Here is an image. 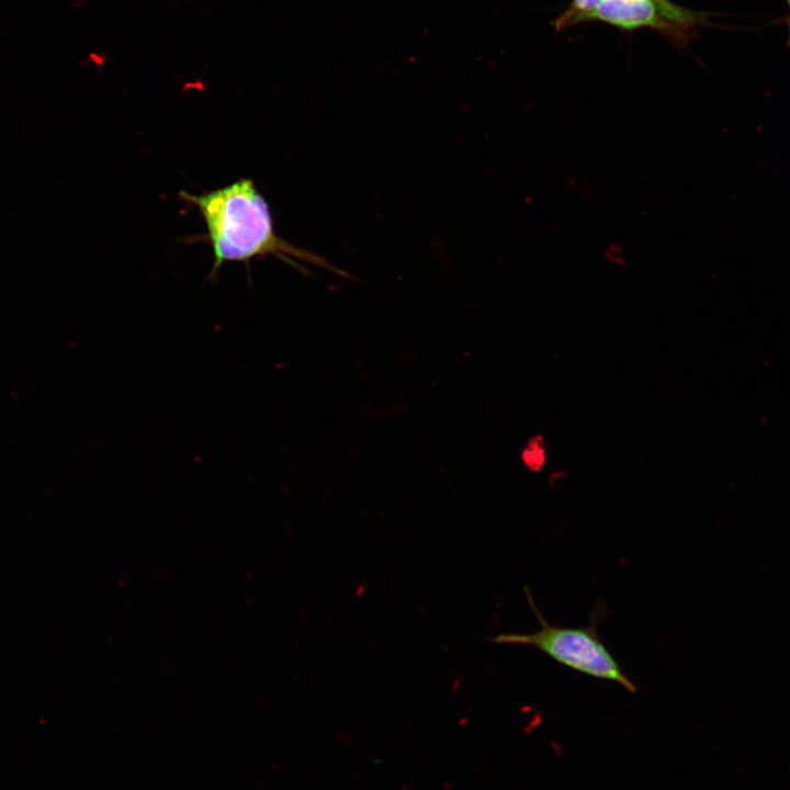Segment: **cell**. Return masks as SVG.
I'll list each match as a JSON object with an SVG mask.
<instances>
[{"mask_svg":"<svg viewBox=\"0 0 790 790\" xmlns=\"http://www.w3.org/2000/svg\"><path fill=\"white\" fill-rule=\"evenodd\" d=\"M527 600L540 622V629L530 633H501L492 639L498 644L528 645L540 650L557 663L582 674L614 681L627 691H637L635 684L603 645L597 633L598 617L586 628H565L551 624L542 616L528 588Z\"/></svg>","mask_w":790,"mask_h":790,"instance_id":"7a4b0ae2","label":"cell"},{"mask_svg":"<svg viewBox=\"0 0 790 790\" xmlns=\"http://www.w3.org/2000/svg\"><path fill=\"white\" fill-rule=\"evenodd\" d=\"M526 460L531 466L539 467L543 461V453L540 449H533L527 452Z\"/></svg>","mask_w":790,"mask_h":790,"instance_id":"5b68a950","label":"cell"},{"mask_svg":"<svg viewBox=\"0 0 790 790\" xmlns=\"http://www.w3.org/2000/svg\"><path fill=\"white\" fill-rule=\"evenodd\" d=\"M586 21L603 22L625 31L654 29L677 44H686L692 35V32L667 21L654 0H601L586 15Z\"/></svg>","mask_w":790,"mask_h":790,"instance_id":"3957f363","label":"cell"},{"mask_svg":"<svg viewBox=\"0 0 790 790\" xmlns=\"http://www.w3.org/2000/svg\"><path fill=\"white\" fill-rule=\"evenodd\" d=\"M659 7L664 18L673 24H676L689 32L696 25L702 23L701 13L679 7L669 0H654Z\"/></svg>","mask_w":790,"mask_h":790,"instance_id":"277c9868","label":"cell"},{"mask_svg":"<svg viewBox=\"0 0 790 790\" xmlns=\"http://www.w3.org/2000/svg\"><path fill=\"white\" fill-rule=\"evenodd\" d=\"M179 195L198 208L205 223L204 237L214 258L210 278L226 262H249L266 256H274L303 272L306 269L298 260L350 278L319 255L281 238L274 230L270 207L251 179L242 178L202 194L180 191Z\"/></svg>","mask_w":790,"mask_h":790,"instance_id":"6da1fadb","label":"cell"},{"mask_svg":"<svg viewBox=\"0 0 790 790\" xmlns=\"http://www.w3.org/2000/svg\"><path fill=\"white\" fill-rule=\"evenodd\" d=\"M787 1H788L789 7H790V0H787Z\"/></svg>","mask_w":790,"mask_h":790,"instance_id":"8992f818","label":"cell"}]
</instances>
